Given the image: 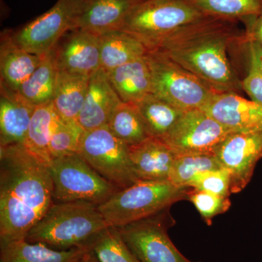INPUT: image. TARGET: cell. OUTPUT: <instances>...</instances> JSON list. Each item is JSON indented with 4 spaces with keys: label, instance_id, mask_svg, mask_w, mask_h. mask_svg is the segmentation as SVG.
I'll list each match as a JSON object with an SVG mask.
<instances>
[{
    "label": "cell",
    "instance_id": "1",
    "mask_svg": "<svg viewBox=\"0 0 262 262\" xmlns=\"http://www.w3.org/2000/svg\"><path fill=\"white\" fill-rule=\"evenodd\" d=\"M53 202L49 164L24 144L0 146V244L25 239Z\"/></svg>",
    "mask_w": 262,
    "mask_h": 262
},
{
    "label": "cell",
    "instance_id": "2",
    "mask_svg": "<svg viewBox=\"0 0 262 262\" xmlns=\"http://www.w3.org/2000/svg\"><path fill=\"white\" fill-rule=\"evenodd\" d=\"M234 21L210 15L172 33L151 50L163 53L218 94H237L242 89L241 81L227 56L229 45L238 38Z\"/></svg>",
    "mask_w": 262,
    "mask_h": 262
},
{
    "label": "cell",
    "instance_id": "3",
    "mask_svg": "<svg viewBox=\"0 0 262 262\" xmlns=\"http://www.w3.org/2000/svg\"><path fill=\"white\" fill-rule=\"evenodd\" d=\"M108 227L97 205L84 201L53 202L25 239L56 250L88 247Z\"/></svg>",
    "mask_w": 262,
    "mask_h": 262
},
{
    "label": "cell",
    "instance_id": "4",
    "mask_svg": "<svg viewBox=\"0 0 262 262\" xmlns=\"http://www.w3.org/2000/svg\"><path fill=\"white\" fill-rule=\"evenodd\" d=\"M208 16L188 0H139L118 30L151 50L172 33Z\"/></svg>",
    "mask_w": 262,
    "mask_h": 262
},
{
    "label": "cell",
    "instance_id": "5",
    "mask_svg": "<svg viewBox=\"0 0 262 262\" xmlns=\"http://www.w3.org/2000/svg\"><path fill=\"white\" fill-rule=\"evenodd\" d=\"M189 187H179L170 181H139L120 189L98 209L110 226L121 227L144 220L187 199Z\"/></svg>",
    "mask_w": 262,
    "mask_h": 262
},
{
    "label": "cell",
    "instance_id": "6",
    "mask_svg": "<svg viewBox=\"0 0 262 262\" xmlns=\"http://www.w3.org/2000/svg\"><path fill=\"white\" fill-rule=\"evenodd\" d=\"M151 94L184 111L203 110L218 94L198 77L157 50L146 55Z\"/></svg>",
    "mask_w": 262,
    "mask_h": 262
},
{
    "label": "cell",
    "instance_id": "7",
    "mask_svg": "<svg viewBox=\"0 0 262 262\" xmlns=\"http://www.w3.org/2000/svg\"><path fill=\"white\" fill-rule=\"evenodd\" d=\"M53 201L102 204L120 190L97 173L78 153L52 160Z\"/></svg>",
    "mask_w": 262,
    "mask_h": 262
},
{
    "label": "cell",
    "instance_id": "8",
    "mask_svg": "<svg viewBox=\"0 0 262 262\" xmlns=\"http://www.w3.org/2000/svg\"><path fill=\"white\" fill-rule=\"evenodd\" d=\"M77 153L119 189L139 182L131 163L129 146L117 139L106 125L84 130Z\"/></svg>",
    "mask_w": 262,
    "mask_h": 262
},
{
    "label": "cell",
    "instance_id": "9",
    "mask_svg": "<svg viewBox=\"0 0 262 262\" xmlns=\"http://www.w3.org/2000/svg\"><path fill=\"white\" fill-rule=\"evenodd\" d=\"M169 208L144 220L117 227L139 262H194L186 258L169 237L168 229L174 223Z\"/></svg>",
    "mask_w": 262,
    "mask_h": 262
},
{
    "label": "cell",
    "instance_id": "10",
    "mask_svg": "<svg viewBox=\"0 0 262 262\" xmlns=\"http://www.w3.org/2000/svg\"><path fill=\"white\" fill-rule=\"evenodd\" d=\"M82 5V0H58L51 9L32 21L16 30L10 29L12 37L24 51L46 56L66 33L75 29Z\"/></svg>",
    "mask_w": 262,
    "mask_h": 262
},
{
    "label": "cell",
    "instance_id": "11",
    "mask_svg": "<svg viewBox=\"0 0 262 262\" xmlns=\"http://www.w3.org/2000/svg\"><path fill=\"white\" fill-rule=\"evenodd\" d=\"M232 132L204 110H192L186 111L161 140L176 155L215 154Z\"/></svg>",
    "mask_w": 262,
    "mask_h": 262
},
{
    "label": "cell",
    "instance_id": "12",
    "mask_svg": "<svg viewBox=\"0 0 262 262\" xmlns=\"http://www.w3.org/2000/svg\"><path fill=\"white\" fill-rule=\"evenodd\" d=\"M222 168L229 172L231 194L244 190L262 158V131H234L215 151Z\"/></svg>",
    "mask_w": 262,
    "mask_h": 262
},
{
    "label": "cell",
    "instance_id": "13",
    "mask_svg": "<svg viewBox=\"0 0 262 262\" xmlns=\"http://www.w3.org/2000/svg\"><path fill=\"white\" fill-rule=\"evenodd\" d=\"M58 71L91 76L101 68L99 36L71 29L52 50Z\"/></svg>",
    "mask_w": 262,
    "mask_h": 262
},
{
    "label": "cell",
    "instance_id": "14",
    "mask_svg": "<svg viewBox=\"0 0 262 262\" xmlns=\"http://www.w3.org/2000/svg\"><path fill=\"white\" fill-rule=\"evenodd\" d=\"M204 110L234 131H262V105L234 93L216 94Z\"/></svg>",
    "mask_w": 262,
    "mask_h": 262
},
{
    "label": "cell",
    "instance_id": "15",
    "mask_svg": "<svg viewBox=\"0 0 262 262\" xmlns=\"http://www.w3.org/2000/svg\"><path fill=\"white\" fill-rule=\"evenodd\" d=\"M121 103L106 71L100 68L90 77L87 94L77 122L84 130L106 126Z\"/></svg>",
    "mask_w": 262,
    "mask_h": 262
},
{
    "label": "cell",
    "instance_id": "16",
    "mask_svg": "<svg viewBox=\"0 0 262 262\" xmlns=\"http://www.w3.org/2000/svg\"><path fill=\"white\" fill-rule=\"evenodd\" d=\"M35 106L0 84V146L25 144Z\"/></svg>",
    "mask_w": 262,
    "mask_h": 262
},
{
    "label": "cell",
    "instance_id": "17",
    "mask_svg": "<svg viewBox=\"0 0 262 262\" xmlns=\"http://www.w3.org/2000/svg\"><path fill=\"white\" fill-rule=\"evenodd\" d=\"M129 152L138 181H169L176 154L161 139L150 137L129 146Z\"/></svg>",
    "mask_w": 262,
    "mask_h": 262
},
{
    "label": "cell",
    "instance_id": "18",
    "mask_svg": "<svg viewBox=\"0 0 262 262\" xmlns=\"http://www.w3.org/2000/svg\"><path fill=\"white\" fill-rule=\"evenodd\" d=\"M139 0H82L75 29L100 36L118 30L131 8Z\"/></svg>",
    "mask_w": 262,
    "mask_h": 262
},
{
    "label": "cell",
    "instance_id": "19",
    "mask_svg": "<svg viewBox=\"0 0 262 262\" xmlns=\"http://www.w3.org/2000/svg\"><path fill=\"white\" fill-rule=\"evenodd\" d=\"M42 57L19 47L12 37L10 29H5L0 41V84L18 91L34 73Z\"/></svg>",
    "mask_w": 262,
    "mask_h": 262
},
{
    "label": "cell",
    "instance_id": "20",
    "mask_svg": "<svg viewBox=\"0 0 262 262\" xmlns=\"http://www.w3.org/2000/svg\"><path fill=\"white\" fill-rule=\"evenodd\" d=\"M0 262H78L90 252L88 247L56 250L26 239L0 244Z\"/></svg>",
    "mask_w": 262,
    "mask_h": 262
},
{
    "label": "cell",
    "instance_id": "21",
    "mask_svg": "<svg viewBox=\"0 0 262 262\" xmlns=\"http://www.w3.org/2000/svg\"><path fill=\"white\" fill-rule=\"evenodd\" d=\"M122 102L136 103L151 94V78L146 56L106 72Z\"/></svg>",
    "mask_w": 262,
    "mask_h": 262
},
{
    "label": "cell",
    "instance_id": "22",
    "mask_svg": "<svg viewBox=\"0 0 262 262\" xmlns=\"http://www.w3.org/2000/svg\"><path fill=\"white\" fill-rule=\"evenodd\" d=\"M101 68L106 72L144 58L149 49L134 36L114 30L99 36Z\"/></svg>",
    "mask_w": 262,
    "mask_h": 262
},
{
    "label": "cell",
    "instance_id": "23",
    "mask_svg": "<svg viewBox=\"0 0 262 262\" xmlns=\"http://www.w3.org/2000/svg\"><path fill=\"white\" fill-rule=\"evenodd\" d=\"M91 76L58 71L53 106L64 122H77L87 94Z\"/></svg>",
    "mask_w": 262,
    "mask_h": 262
},
{
    "label": "cell",
    "instance_id": "24",
    "mask_svg": "<svg viewBox=\"0 0 262 262\" xmlns=\"http://www.w3.org/2000/svg\"><path fill=\"white\" fill-rule=\"evenodd\" d=\"M58 70L53 51L42 57L37 68L18 92L34 106L52 102L56 89Z\"/></svg>",
    "mask_w": 262,
    "mask_h": 262
},
{
    "label": "cell",
    "instance_id": "25",
    "mask_svg": "<svg viewBox=\"0 0 262 262\" xmlns=\"http://www.w3.org/2000/svg\"><path fill=\"white\" fill-rule=\"evenodd\" d=\"M135 104L150 136L160 139L171 130L186 112L153 94L147 95Z\"/></svg>",
    "mask_w": 262,
    "mask_h": 262
},
{
    "label": "cell",
    "instance_id": "26",
    "mask_svg": "<svg viewBox=\"0 0 262 262\" xmlns=\"http://www.w3.org/2000/svg\"><path fill=\"white\" fill-rule=\"evenodd\" d=\"M61 119L53 101L36 106L33 113L24 145L48 164L51 163L49 144L51 136Z\"/></svg>",
    "mask_w": 262,
    "mask_h": 262
},
{
    "label": "cell",
    "instance_id": "27",
    "mask_svg": "<svg viewBox=\"0 0 262 262\" xmlns=\"http://www.w3.org/2000/svg\"><path fill=\"white\" fill-rule=\"evenodd\" d=\"M106 126L117 139L129 146L151 137L135 103H120Z\"/></svg>",
    "mask_w": 262,
    "mask_h": 262
},
{
    "label": "cell",
    "instance_id": "28",
    "mask_svg": "<svg viewBox=\"0 0 262 262\" xmlns=\"http://www.w3.org/2000/svg\"><path fill=\"white\" fill-rule=\"evenodd\" d=\"M98 262H139L125 244L117 227H106L89 245Z\"/></svg>",
    "mask_w": 262,
    "mask_h": 262
},
{
    "label": "cell",
    "instance_id": "29",
    "mask_svg": "<svg viewBox=\"0 0 262 262\" xmlns=\"http://www.w3.org/2000/svg\"><path fill=\"white\" fill-rule=\"evenodd\" d=\"M222 168L215 154L176 155L169 181L179 187H188L196 175Z\"/></svg>",
    "mask_w": 262,
    "mask_h": 262
},
{
    "label": "cell",
    "instance_id": "30",
    "mask_svg": "<svg viewBox=\"0 0 262 262\" xmlns=\"http://www.w3.org/2000/svg\"><path fill=\"white\" fill-rule=\"evenodd\" d=\"M211 16L248 19L262 13V0H188Z\"/></svg>",
    "mask_w": 262,
    "mask_h": 262
},
{
    "label": "cell",
    "instance_id": "31",
    "mask_svg": "<svg viewBox=\"0 0 262 262\" xmlns=\"http://www.w3.org/2000/svg\"><path fill=\"white\" fill-rule=\"evenodd\" d=\"M84 130L77 122H61L51 136L49 155L51 161L61 157L77 153Z\"/></svg>",
    "mask_w": 262,
    "mask_h": 262
},
{
    "label": "cell",
    "instance_id": "32",
    "mask_svg": "<svg viewBox=\"0 0 262 262\" xmlns=\"http://www.w3.org/2000/svg\"><path fill=\"white\" fill-rule=\"evenodd\" d=\"M194 205L207 225H211L216 215L225 213L231 207V201L222 196L192 189L188 192L187 199Z\"/></svg>",
    "mask_w": 262,
    "mask_h": 262
},
{
    "label": "cell",
    "instance_id": "33",
    "mask_svg": "<svg viewBox=\"0 0 262 262\" xmlns=\"http://www.w3.org/2000/svg\"><path fill=\"white\" fill-rule=\"evenodd\" d=\"M188 187L222 196H230V177L225 168L203 172L194 177Z\"/></svg>",
    "mask_w": 262,
    "mask_h": 262
},
{
    "label": "cell",
    "instance_id": "34",
    "mask_svg": "<svg viewBox=\"0 0 262 262\" xmlns=\"http://www.w3.org/2000/svg\"><path fill=\"white\" fill-rule=\"evenodd\" d=\"M242 89L251 101L262 105V75L256 71L248 69L246 77L241 81Z\"/></svg>",
    "mask_w": 262,
    "mask_h": 262
},
{
    "label": "cell",
    "instance_id": "35",
    "mask_svg": "<svg viewBox=\"0 0 262 262\" xmlns=\"http://www.w3.org/2000/svg\"><path fill=\"white\" fill-rule=\"evenodd\" d=\"M249 69L262 75V46L253 39L245 37Z\"/></svg>",
    "mask_w": 262,
    "mask_h": 262
},
{
    "label": "cell",
    "instance_id": "36",
    "mask_svg": "<svg viewBox=\"0 0 262 262\" xmlns=\"http://www.w3.org/2000/svg\"><path fill=\"white\" fill-rule=\"evenodd\" d=\"M246 20L248 22V29L245 37L256 41L262 46V13Z\"/></svg>",
    "mask_w": 262,
    "mask_h": 262
},
{
    "label": "cell",
    "instance_id": "37",
    "mask_svg": "<svg viewBox=\"0 0 262 262\" xmlns=\"http://www.w3.org/2000/svg\"><path fill=\"white\" fill-rule=\"evenodd\" d=\"M78 262H98L97 260L96 259V258L94 257V255L92 254V253L90 252L86 255L82 259H81L80 261Z\"/></svg>",
    "mask_w": 262,
    "mask_h": 262
}]
</instances>
